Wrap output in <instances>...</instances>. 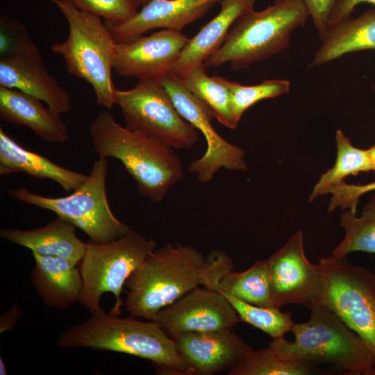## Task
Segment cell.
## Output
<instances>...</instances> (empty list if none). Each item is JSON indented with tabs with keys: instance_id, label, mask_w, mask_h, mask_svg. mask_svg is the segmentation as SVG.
Instances as JSON below:
<instances>
[{
	"instance_id": "6da1fadb",
	"label": "cell",
	"mask_w": 375,
	"mask_h": 375,
	"mask_svg": "<svg viewBox=\"0 0 375 375\" xmlns=\"http://www.w3.org/2000/svg\"><path fill=\"white\" fill-rule=\"evenodd\" d=\"M233 269L223 251L214 250L206 259L192 245L167 243L155 249L126 280V309L153 321L165 307L200 285L209 288Z\"/></svg>"
},
{
	"instance_id": "7a4b0ae2",
	"label": "cell",
	"mask_w": 375,
	"mask_h": 375,
	"mask_svg": "<svg viewBox=\"0 0 375 375\" xmlns=\"http://www.w3.org/2000/svg\"><path fill=\"white\" fill-rule=\"evenodd\" d=\"M91 313L81 324L62 332L56 345L124 353L151 361L159 372L191 375L173 339L156 322H142L132 315L120 317L101 308Z\"/></svg>"
},
{
	"instance_id": "3957f363",
	"label": "cell",
	"mask_w": 375,
	"mask_h": 375,
	"mask_svg": "<svg viewBox=\"0 0 375 375\" xmlns=\"http://www.w3.org/2000/svg\"><path fill=\"white\" fill-rule=\"evenodd\" d=\"M90 134L99 158L120 161L134 179L138 194L152 202L162 201L183 175L174 149L122 126L107 111L92 122Z\"/></svg>"
},
{
	"instance_id": "277c9868",
	"label": "cell",
	"mask_w": 375,
	"mask_h": 375,
	"mask_svg": "<svg viewBox=\"0 0 375 375\" xmlns=\"http://www.w3.org/2000/svg\"><path fill=\"white\" fill-rule=\"evenodd\" d=\"M308 321L294 324V341L275 339L269 347L284 360L333 364L351 374L375 375V356L331 310L316 303Z\"/></svg>"
},
{
	"instance_id": "5b68a950",
	"label": "cell",
	"mask_w": 375,
	"mask_h": 375,
	"mask_svg": "<svg viewBox=\"0 0 375 375\" xmlns=\"http://www.w3.org/2000/svg\"><path fill=\"white\" fill-rule=\"evenodd\" d=\"M308 10L303 0H276L262 11L239 17L219 49L205 60L207 67L229 63L235 70L248 68L287 49L294 30L304 26Z\"/></svg>"
},
{
	"instance_id": "8992f818",
	"label": "cell",
	"mask_w": 375,
	"mask_h": 375,
	"mask_svg": "<svg viewBox=\"0 0 375 375\" xmlns=\"http://www.w3.org/2000/svg\"><path fill=\"white\" fill-rule=\"evenodd\" d=\"M65 17L67 38L53 43L50 49L60 55L69 74L93 88L97 105L112 108L115 89L111 70L115 42L100 17L81 10L68 0H51Z\"/></svg>"
},
{
	"instance_id": "52a82bcc",
	"label": "cell",
	"mask_w": 375,
	"mask_h": 375,
	"mask_svg": "<svg viewBox=\"0 0 375 375\" xmlns=\"http://www.w3.org/2000/svg\"><path fill=\"white\" fill-rule=\"evenodd\" d=\"M108 167L107 159L99 158L85 181L66 197H44L25 188H7L6 191L17 201L55 212L82 230L91 241L106 243L131 229L116 218L110 208L106 187Z\"/></svg>"
},
{
	"instance_id": "ba28073f",
	"label": "cell",
	"mask_w": 375,
	"mask_h": 375,
	"mask_svg": "<svg viewBox=\"0 0 375 375\" xmlns=\"http://www.w3.org/2000/svg\"><path fill=\"white\" fill-rule=\"evenodd\" d=\"M155 249L156 240H147L132 228L108 242H87L79 267L83 283L79 302L92 312L101 308V296L110 292L115 302L110 313L119 315L126 280Z\"/></svg>"
},
{
	"instance_id": "9c48e42d",
	"label": "cell",
	"mask_w": 375,
	"mask_h": 375,
	"mask_svg": "<svg viewBox=\"0 0 375 375\" xmlns=\"http://www.w3.org/2000/svg\"><path fill=\"white\" fill-rule=\"evenodd\" d=\"M323 288L319 303L333 311L375 356V274L347 256L319 260Z\"/></svg>"
},
{
	"instance_id": "30bf717a",
	"label": "cell",
	"mask_w": 375,
	"mask_h": 375,
	"mask_svg": "<svg viewBox=\"0 0 375 375\" xmlns=\"http://www.w3.org/2000/svg\"><path fill=\"white\" fill-rule=\"evenodd\" d=\"M115 98L127 128L174 149L198 141L199 131L179 114L158 79H140L129 90H116Z\"/></svg>"
},
{
	"instance_id": "8fae6325",
	"label": "cell",
	"mask_w": 375,
	"mask_h": 375,
	"mask_svg": "<svg viewBox=\"0 0 375 375\" xmlns=\"http://www.w3.org/2000/svg\"><path fill=\"white\" fill-rule=\"evenodd\" d=\"M169 93L179 114L206 138L205 153L191 162L190 172L196 174L201 183L212 181L214 175L224 168L233 171H246L244 151L222 138L211 122L215 117L210 108L186 90L172 74L158 79Z\"/></svg>"
},
{
	"instance_id": "7c38bea8",
	"label": "cell",
	"mask_w": 375,
	"mask_h": 375,
	"mask_svg": "<svg viewBox=\"0 0 375 375\" xmlns=\"http://www.w3.org/2000/svg\"><path fill=\"white\" fill-rule=\"evenodd\" d=\"M270 288L276 308L295 303L308 308L319 303L322 274L319 264L306 258L301 231L292 234L286 243L266 259Z\"/></svg>"
},
{
	"instance_id": "4fadbf2b",
	"label": "cell",
	"mask_w": 375,
	"mask_h": 375,
	"mask_svg": "<svg viewBox=\"0 0 375 375\" xmlns=\"http://www.w3.org/2000/svg\"><path fill=\"white\" fill-rule=\"evenodd\" d=\"M170 336L233 327L240 321L219 291L197 287L160 310L153 320Z\"/></svg>"
},
{
	"instance_id": "5bb4252c",
	"label": "cell",
	"mask_w": 375,
	"mask_h": 375,
	"mask_svg": "<svg viewBox=\"0 0 375 375\" xmlns=\"http://www.w3.org/2000/svg\"><path fill=\"white\" fill-rule=\"evenodd\" d=\"M190 39L180 31L162 29L116 42L112 67L122 76L159 79L170 72Z\"/></svg>"
},
{
	"instance_id": "9a60e30c",
	"label": "cell",
	"mask_w": 375,
	"mask_h": 375,
	"mask_svg": "<svg viewBox=\"0 0 375 375\" xmlns=\"http://www.w3.org/2000/svg\"><path fill=\"white\" fill-rule=\"evenodd\" d=\"M0 86L33 96L60 115L72 109L68 92L49 74L33 42L0 57Z\"/></svg>"
},
{
	"instance_id": "2e32d148",
	"label": "cell",
	"mask_w": 375,
	"mask_h": 375,
	"mask_svg": "<svg viewBox=\"0 0 375 375\" xmlns=\"http://www.w3.org/2000/svg\"><path fill=\"white\" fill-rule=\"evenodd\" d=\"M171 338L191 375L228 370L253 349L233 328L188 332Z\"/></svg>"
},
{
	"instance_id": "e0dca14e",
	"label": "cell",
	"mask_w": 375,
	"mask_h": 375,
	"mask_svg": "<svg viewBox=\"0 0 375 375\" xmlns=\"http://www.w3.org/2000/svg\"><path fill=\"white\" fill-rule=\"evenodd\" d=\"M222 0H150L127 22L106 24L115 42H124L155 28L181 32L188 24L203 17Z\"/></svg>"
},
{
	"instance_id": "ac0fdd59",
	"label": "cell",
	"mask_w": 375,
	"mask_h": 375,
	"mask_svg": "<svg viewBox=\"0 0 375 375\" xmlns=\"http://www.w3.org/2000/svg\"><path fill=\"white\" fill-rule=\"evenodd\" d=\"M60 115L33 96L0 86V118L15 126L28 127L47 142L64 144L69 138Z\"/></svg>"
},
{
	"instance_id": "d6986e66",
	"label": "cell",
	"mask_w": 375,
	"mask_h": 375,
	"mask_svg": "<svg viewBox=\"0 0 375 375\" xmlns=\"http://www.w3.org/2000/svg\"><path fill=\"white\" fill-rule=\"evenodd\" d=\"M32 255L31 281L46 306L63 309L79 301L83 283L76 263L59 256Z\"/></svg>"
},
{
	"instance_id": "ffe728a7",
	"label": "cell",
	"mask_w": 375,
	"mask_h": 375,
	"mask_svg": "<svg viewBox=\"0 0 375 375\" xmlns=\"http://www.w3.org/2000/svg\"><path fill=\"white\" fill-rule=\"evenodd\" d=\"M256 0H222L218 14L190 38L169 74L176 76L188 68L203 63L224 43L235 20L253 9Z\"/></svg>"
},
{
	"instance_id": "44dd1931",
	"label": "cell",
	"mask_w": 375,
	"mask_h": 375,
	"mask_svg": "<svg viewBox=\"0 0 375 375\" xmlns=\"http://www.w3.org/2000/svg\"><path fill=\"white\" fill-rule=\"evenodd\" d=\"M76 226L58 217L42 227L31 229L3 228L0 237L43 256H59L76 264L85 254L87 243L76 234Z\"/></svg>"
},
{
	"instance_id": "7402d4cb",
	"label": "cell",
	"mask_w": 375,
	"mask_h": 375,
	"mask_svg": "<svg viewBox=\"0 0 375 375\" xmlns=\"http://www.w3.org/2000/svg\"><path fill=\"white\" fill-rule=\"evenodd\" d=\"M17 172L26 173L37 178L52 180L67 192L77 189L88 177L22 147L0 128V175Z\"/></svg>"
},
{
	"instance_id": "603a6c76",
	"label": "cell",
	"mask_w": 375,
	"mask_h": 375,
	"mask_svg": "<svg viewBox=\"0 0 375 375\" xmlns=\"http://www.w3.org/2000/svg\"><path fill=\"white\" fill-rule=\"evenodd\" d=\"M370 49L375 50V9L332 24L308 68L324 65L347 53Z\"/></svg>"
},
{
	"instance_id": "cb8c5ba5",
	"label": "cell",
	"mask_w": 375,
	"mask_h": 375,
	"mask_svg": "<svg viewBox=\"0 0 375 375\" xmlns=\"http://www.w3.org/2000/svg\"><path fill=\"white\" fill-rule=\"evenodd\" d=\"M208 289L223 292L258 306L276 307L270 288L266 260L256 261L244 272H237L233 269L226 272Z\"/></svg>"
},
{
	"instance_id": "d4e9b609",
	"label": "cell",
	"mask_w": 375,
	"mask_h": 375,
	"mask_svg": "<svg viewBox=\"0 0 375 375\" xmlns=\"http://www.w3.org/2000/svg\"><path fill=\"white\" fill-rule=\"evenodd\" d=\"M206 69L204 64L201 63L175 76L186 90L210 108L220 124L233 129L238 124L232 115L228 90L214 76H208Z\"/></svg>"
},
{
	"instance_id": "484cf974",
	"label": "cell",
	"mask_w": 375,
	"mask_h": 375,
	"mask_svg": "<svg viewBox=\"0 0 375 375\" xmlns=\"http://www.w3.org/2000/svg\"><path fill=\"white\" fill-rule=\"evenodd\" d=\"M335 141L337 156L335 165L321 175L309 197L310 201L325 194L330 188L343 182L346 177L372 170L367 149L353 146L340 129L336 131Z\"/></svg>"
},
{
	"instance_id": "4316f807",
	"label": "cell",
	"mask_w": 375,
	"mask_h": 375,
	"mask_svg": "<svg viewBox=\"0 0 375 375\" xmlns=\"http://www.w3.org/2000/svg\"><path fill=\"white\" fill-rule=\"evenodd\" d=\"M340 224L345 234L333 249L332 256L343 258L353 251L375 253V197L366 203L360 217L344 210L341 213Z\"/></svg>"
},
{
	"instance_id": "83f0119b",
	"label": "cell",
	"mask_w": 375,
	"mask_h": 375,
	"mask_svg": "<svg viewBox=\"0 0 375 375\" xmlns=\"http://www.w3.org/2000/svg\"><path fill=\"white\" fill-rule=\"evenodd\" d=\"M309 362L284 360L268 348L249 351L228 375H307L313 372Z\"/></svg>"
},
{
	"instance_id": "f1b7e54d",
	"label": "cell",
	"mask_w": 375,
	"mask_h": 375,
	"mask_svg": "<svg viewBox=\"0 0 375 375\" xmlns=\"http://www.w3.org/2000/svg\"><path fill=\"white\" fill-rule=\"evenodd\" d=\"M213 76L228 90L232 115L237 124L243 113L258 101L288 93L290 90L288 80H265L260 84L244 85L221 76Z\"/></svg>"
},
{
	"instance_id": "f546056e",
	"label": "cell",
	"mask_w": 375,
	"mask_h": 375,
	"mask_svg": "<svg viewBox=\"0 0 375 375\" xmlns=\"http://www.w3.org/2000/svg\"><path fill=\"white\" fill-rule=\"evenodd\" d=\"M220 292L235 309L240 321L262 331L273 340L283 338L285 333L291 332L294 322L290 312H283L276 307L253 305L223 292Z\"/></svg>"
},
{
	"instance_id": "4dcf8cb0",
	"label": "cell",
	"mask_w": 375,
	"mask_h": 375,
	"mask_svg": "<svg viewBox=\"0 0 375 375\" xmlns=\"http://www.w3.org/2000/svg\"><path fill=\"white\" fill-rule=\"evenodd\" d=\"M81 10L103 17L105 24L119 25L132 18L140 0H68Z\"/></svg>"
},
{
	"instance_id": "1f68e13d",
	"label": "cell",
	"mask_w": 375,
	"mask_h": 375,
	"mask_svg": "<svg viewBox=\"0 0 375 375\" xmlns=\"http://www.w3.org/2000/svg\"><path fill=\"white\" fill-rule=\"evenodd\" d=\"M375 190V181L365 185L347 184L344 181L329 188L326 194H331L328 211H333L340 207L356 214L359 199L364 194Z\"/></svg>"
},
{
	"instance_id": "d6a6232c",
	"label": "cell",
	"mask_w": 375,
	"mask_h": 375,
	"mask_svg": "<svg viewBox=\"0 0 375 375\" xmlns=\"http://www.w3.org/2000/svg\"><path fill=\"white\" fill-rule=\"evenodd\" d=\"M340 0H303L319 36L322 40L330 27L332 13Z\"/></svg>"
},
{
	"instance_id": "836d02e7",
	"label": "cell",
	"mask_w": 375,
	"mask_h": 375,
	"mask_svg": "<svg viewBox=\"0 0 375 375\" xmlns=\"http://www.w3.org/2000/svg\"><path fill=\"white\" fill-rule=\"evenodd\" d=\"M363 3L375 5V0H340L332 13L330 26L333 24L351 17L355 8L358 4Z\"/></svg>"
},
{
	"instance_id": "e575fe53",
	"label": "cell",
	"mask_w": 375,
	"mask_h": 375,
	"mask_svg": "<svg viewBox=\"0 0 375 375\" xmlns=\"http://www.w3.org/2000/svg\"><path fill=\"white\" fill-rule=\"evenodd\" d=\"M21 315V310L18 305L13 304L11 308L1 317L0 333L11 330L19 319Z\"/></svg>"
},
{
	"instance_id": "d590c367",
	"label": "cell",
	"mask_w": 375,
	"mask_h": 375,
	"mask_svg": "<svg viewBox=\"0 0 375 375\" xmlns=\"http://www.w3.org/2000/svg\"><path fill=\"white\" fill-rule=\"evenodd\" d=\"M370 160L372 170L375 172V144L367 149Z\"/></svg>"
},
{
	"instance_id": "8d00e7d4",
	"label": "cell",
	"mask_w": 375,
	"mask_h": 375,
	"mask_svg": "<svg viewBox=\"0 0 375 375\" xmlns=\"http://www.w3.org/2000/svg\"><path fill=\"white\" fill-rule=\"evenodd\" d=\"M0 374L6 375L7 374L5 363L2 358H0Z\"/></svg>"
},
{
	"instance_id": "74e56055",
	"label": "cell",
	"mask_w": 375,
	"mask_h": 375,
	"mask_svg": "<svg viewBox=\"0 0 375 375\" xmlns=\"http://www.w3.org/2000/svg\"><path fill=\"white\" fill-rule=\"evenodd\" d=\"M150 0H140L142 6L146 4L147 2H149Z\"/></svg>"
},
{
	"instance_id": "f35d334b",
	"label": "cell",
	"mask_w": 375,
	"mask_h": 375,
	"mask_svg": "<svg viewBox=\"0 0 375 375\" xmlns=\"http://www.w3.org/2000/svg\"><path fill=\"white\" fill-rule=\"evenodd\" d=\"M374 89H375V88H374Z\"/></svg>"
}]
</instances>
